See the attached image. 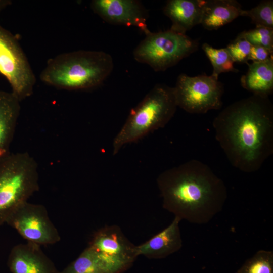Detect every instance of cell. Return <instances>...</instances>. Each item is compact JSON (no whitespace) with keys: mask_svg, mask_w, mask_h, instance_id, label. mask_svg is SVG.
I'll return each instance as SVG.
<instances>
[{"mask_svg":"<svg viewBox=\"0 0 273 273\" xmlns=\"http://www.w3.org/2000/svg\"><path fill=\"white\" fill-rule=\"evenodd\" d=\"M11 4V1L7 0H0V12Z\"/></svg>","mask_w":273,"mask_h":273,"instance_id":"obj_25","label":"cell"},{"mask_svg":"<svg viewBox=\"0 0 273 273\" xmlns=\"http://www.w3.org/2000/svg\"><path fill=\"white\" fill-rule=\"evenodd\" d=\"M241 16L250 18L256 27L273 29V2L263 1L250 10H243Z\"/></svg>","mask_w":273,"mask_h":273,"instance_id":"obj_21","label":"cell"},{"mask_svg":"<svg viewBox=\"0 0 273 273\" xmlns=\"http://www.w3.org/2000/svg\"><path fill=\"white\" fill-rule=\"evenodd\" d=\"M20 102L12 92L0 90V158L11 153L20 112Z\"/></svg>","mask_w":273,"mask_h":273,"instance_id":"obj_15","label":"cell"},{"mask_svg":"<svg viewBox=\"0 0 273 273\" xmlns=\"http://www.w3.org/2000/svg\"><path fill=\"white\" fill-rule=\"evenodd\" d=\"M0 73L21 101L31 96L36 78L17 38L0 25Z\"/></svg>","mask_w":273,"mask_h":273,"instance_id":"obj_8","label":"cell"},{"mask_svg":"<svg viewBox=\"0 0 273 273\" xmlns=\"http://www.w3.org/2000/svg\"><path fill=\"white\" fill-rule=\"evenodd\" d=\"M272 52L265 48L259 46H252L248 61L252 62H261L272 58Z\"/></svg>","mask_w":273,"mask_h":273,"instance_id":"obj_24","label":"cell"},{"mask_svg":"<svg viewBox=\"0 0 273 273\" xmlns=\"http://www.w3.org/2000/svg\"><path fill=\"white\" fill-rule=\"evenodd\" d=\"M58 273L111 272L96 251L88 246L75 260Z\"/></svg>","mask_w":273,"mask_h":273,"instance_id":"obj_18","label":"cell"},{"mask_svg":"<svg viewBox=\"0 0 273 273\" xmlns=\"http://www.w3.org/2000/svg\"><path fill=\"white\" fill-rule=\"evenodd\" d=\"M246 73L242 76V86L252 95L269 97L273 92V58L248 64Z\"/></svg>","mask_w":273,"mask_h":273,"instance_id":"obj_17","label":"cell"},{"mask_svg":"<svg viewBox=\"0 0 273 273\" xmlns=\"http://www.w3.org/2000/svg\"><path fill=\"white\" fill-rule=\"evenodd\" d=\"M252 46L239 34L226 47L234 62L248 63Z\"/></svg>","mask_w":273,"mask_h":273,"instance_id":"obj_23","label":"cell"},{"mask_svg":"<svg viewBox=\"0 0 273 273\" xmlns=\"http://www.w3.org/2000/svg\"><path fill=\"white\" fill-rule=\"evenodd\" d=\"M181 220L174 217L171 223L148 241L136 246L138 255L150 259H161L178 251L183 246L179 224Z\"/></svg>","mask_w":273,"mask_h":273,"instance_id":"obj_13","label":"cell"},{"mask_svg":"<svg viewBox=\"0 0 273 273\" xmlns=\"http://www.w3.org/2000/svg\"><path fill=\"white\" fill-rule=\"evenodd\" d=\"M173 88L177 107L189 113L204 114L222 106L224 87L212 75L181 74Z\"/></svg>","mask_w":273,"mask_h":273,"instance_id":"obj_7","label":"cell"},{"mask_svg":"<svg viewBox=\"0 0 273 273\" xmlns=\"http://www.w3.org/2000/svg\"><path fill=\"white\" fill-rule=\"evenodd\" d=\"M113 68L110 55L101 51L79 50L59 54L50 59L40 80L55 88L84 90L101 85Z\"/></svg>","mask_w":273,"mask_h":273,"instance_id":"obj_3","label":"cell"},{"mask_svg":"<svg viewBox=\"0 0 273 273\" xmlns=\"http://www.w3.org/2000/svg\"><path fill=\"white\" fill-rule=\"evenodd\" d=\"M93 11L106 22L115 25L134 26L146 35L148 28L147 10L141 2L135 0H94Z\"/></svg>","mask_w":273,"mask_h":273,"instance_id":"obj_11","label":"cell"},{"mask_svg":"<svg viewBox=\"0 0 273 273\" xmlns=\"http://www.w3.org/2000/svg\"><path fill=\"white\" fill-rule=\"evenodd\" d=\"M215 138L229 161L240 171L258 170L273 153V106L252 95L235 102L214 119Z\"/></svg>","mask_w":273,"mask_h":273,"instance_id":"obj_1","label":"cell"},{"mask_svg":"<svg viewBox=\"0 0 273 273\" xmlns=\"http://www.w3.org/2000/svg\"><path fill=\"white\" fill-rule=\"evenodd\" d=\"M237 273H273V251H257L246 260Z\"/></svg>","mask_w":273,"mask_h":273,"instance_id":"obj_20","label":"cell"},{"mask_svg":"<svg viewBox=\"0 0 273 273\" xmlns=\"http://www.w3.org/2000/svg\"><path fill=\"white\" fill-rule=\"evenodd\" d=\"M199 48L197 40L170 29L146 35L133 51L134 59L155 71H164L177 64Z\"/></svg>","mask_w":273,"mask_h":273,"instance_id":"obj_6","label":"cell"},{"mask_svg":"<svg viewBox=\"0 0 273 273\" xmlns=\"http://www.w3.org/2000/svg\"><path fill=\"white\" fill-rule=\"evenodd\" d=\"M202 49L212 64L213 68L212 75L214 77L218 79V76L221 73L239 71L234 67V62L226 48L215 49L204 43Z\"/></svg>","mask_w":273,"mask_h":273,"instance_id":"obj_19","label":"cell"},{"mask_svg":"<svg viewBox=\"0 0 273 273\" xmlns=\"http://www.w3.org/2000/svg\"><path fill=\"white\" fill-rule=\"evenodd\" d=\"M7 265L12 273H58L54 263L40 246L27 242L14 246Z\"/></svg>","mask_w":273,"mask_h":273,"instance_id":"obj_12","label":"cell"},{"mask_svg":"<svg viewBox=\"0 0 273 273\" xmlns=\"http://www.w3.org/2000/svg\"><path fill=\"white\" fill-rule=\"evenodd\" d=\"M205 0H169L163 12L171 21L170 30L186 34L196 25L201 24Z\"/></svg>","mask_w":273,"mask_h":273,"instance_id":"obj_14","label":"cell"},{"mask_svg":"<svg viewBox=\"0 0 273 273\" xmlns=\"http://www.w3.org/2000/svg\"><path fill=\"white\" fill-rule=\"evenodd\" d=\"M177 106L174 88L156 85L130 111L113 139L112 153L117 154L125 145L135 143L164 127L174 116Z\"/></svg>","mask_w":273,"mask_h":273,"instance_id":"obj_4","label":"cell"},{"mask_svg":"<svg viewBox=\"0 0 273 273\" xmlns=\"http://www.w3.org/2000/svg\"><path fill=\"white\" fill-rule=\"evenodd\" d=\"M242 10L235 0L205 1L201 24L207 30H217L241 16Z\"/></svg>","mask_w":273,"mask_h":273,"instance_id":"obj_16","label":"cell"},{"mask_svg":"<svg viewBox=\"0 0 273 273\" xmlns=\"http://www.w3.org/2000/svg\"><path fill=\"white\" fill-rule=\"evenodd\" d=\"M163 207L181 220L209 222L221 212L228 197L223 181L196 159L163 171L157 178Z\"/></svg>","mask_w":273,"mask_h":273,"instance_id":"obj_2","label":"cell"},{"mask_svg":"<svg viewBox=\"0 0 273 273\" xmlns=\"http://www.w3.org/2000/svg\"><path fill=\"white\" fill-rule=\"evenodd\" d=\"M88 246L96 251L111 273L126 270L139 256L136 246L117 225L106 226L97 231Z\"/></svg>","mask_w":273,"mask_h":273,"instance_id":"obj_10","label":"cell"},{"mask_svg":"<svg viewBox=\"0 0 273 273\" xmlns=\"http://www.w3.org/2000/svg\"><path fill=\"white\" fill-rule=\"evenodd\" d=\"M252 46H259L273 51V29L256 27L240 33Z\"/></svg>","mask_w":273,"mask_h":273,"instance_id":"obj_22","label":"cell"},{"mask_svg":"<svg viewBox=\"0 0 273 273\" xmlns=\"http://www.w3.org/2000/svg\"><path fill=\"white\" fill-rule=\"evenodd\" d=\"M39 189L38 165L26 152L0 158V225Z\"/></svg>","mask_w":273,"mask_h":273,"instance_id":"obj_5","label":"cell"},{"mask_svg":"<svg viewBox=\"0 0 273 273\" xmlns=\"http://www.w3.org/2000/svg\"><path fill=\"white\" fill-rule=\"evenodd\" d=\"M6 223L14 229L27 242L39 246L59 242L61 237L41 204L25 202L7 218Z\"/></svg>","mask_w":273,"mask_h":273,"instance_id":"obj_9","label":"cell"}]
</instances>
